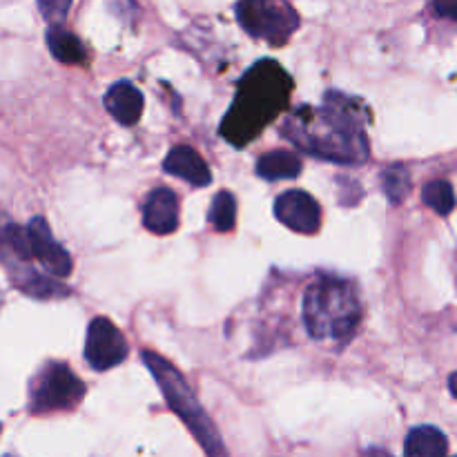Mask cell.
Masks as SVG:
<instances>
[{"instance_id":"3957f363","label":"cell","mask_w":457,"mask_h":457,"mask_svg":"<svg viewBox=\"0 0 457 457\" xmlns=\"http://www.w3.org/2000/svg\"><path fill=\"white\" fill-rule=\"evenodd\" d=\"M303 324L317 342H344L361 320L357 286L342 277H320L303 293Z\"/></svg>"},{"instance_id":"7402d4cb","label":"cell","mask_w":457,"mask_h":457,"mask_svg":"<svg viewBox=\"0 0 457 457\" xmlns=\"http://www.w3.org/2000/svg\"><path fill=\"white\" fill-rule=\"evenodd\" d=\"M449 388H451V395H453L457 400V373H453L449 378Z\"/></svg>"},{"instance_id":"ba28073f","label":"cell","mask_w":457,"mask_h":457,"mask_svg":"<svg viewBox=\"0 0 457 457\" xmlns=\"http://www.w3.org/2000/svg\"><path fill=\"white\" fill-rule=\"evenodd\" d=\"M27 235H29L31 259H38L40 266L49 275L58 277V279H67L71 275L74 263H71V257L67 254V250L52 237L47 221L43 217H34L27 223Z\"/></svg>"},{"instance_id":"5b68a950","label":"cell","mask_w":457,"mask_h":457,"mask_svg":"<svg viewBox=\"0 0 457 457\" xmlns=\"http://www.w3.org/2000/svg\"><path fill=\"white\" fill-rule=\"evenodd\" d=\"M237 21L248 36L281 47L299 29V13L288 0H239Z\"/></svg>"},{"instance_id":"8992f818","label":"cell","mask_w":457,"mask_h":457,"mask_svg":"<svg viewBox=\"0 0 457 457\" xmlns=\"http://www.w3.org/2000/svg\"><path fill=\"white\" fill-rule=\"evenodd\" d=\"M85 384L74 370L61 361H49L36 375L29 388V413L71 411L83 402Z\"/></svg>"},{"instance_id":"5bb4252c","label":"cell","mask_w":457,"mask_h":457,"mask_svg":"<svg viewBox=\"0 0 457 457\" xmlns=\"http://www.w3.org/2000/svg\"><path fill=\"white\" fill-rule=\"evenodd\" d=\"M449 453V440L436 427L411 428L404 440V455L409 457H442Z\"/></svg>"},{"instance_id":"6da1fadb","label":"cell","mask_w":457,"mask_h":457,"mask_svg":"<svg viewBox=\"0 0 457 457\" xmlns=\"http://www.w3.org/2000/svg\"><path fill=\"white\" fill-rule=\"evenodd\" d=\"M369 110L355 96L328 92L320 107L303 105L281 125V134L297 150L330 163L357 165L369 159Z\"/></svg>"},{"instance_id":"9c48e42d","label":"cell","mask_w":457,"mask_h":457,"mask_svg":"<svg viewBox=\"0 0 457 457\" xmlns=\"http://www.w3.org/2000/svg\"><path fill=\"white\" fill-rule=\"evenodd\" d=\"M275 217L286 228L302 235H315L321 226L320 204L303 190H288L277 196Z\"/></svg>"},{"instance_id":"9a60e30c","label":"cell","mask_w":457,"mask_h":457,"mask_svg":"<svg viewBox=\"0 0 457 457\" xmlns=\"http://www.w3.org/2000/svg\"><path fill=\"white\" fill-rule=\"evenodd\" d=\"M302 172V159L293 152L272 150L259 156L257 174L266 181H281V179H297Z\"/></svg>"},{"instance_id":"ffe728a7","label":"cell","mask_w":457,"mask_h":457,"mask_svg":"<svg viewBox=\"0 0 457 457\" xmlns=\"http://www.w3.org/2000/svg\"><path fill=\"white\" fill-rule=\"evenodd\" d=\"M36 3H38L40 13L49 25H61L71 7V0H36Z\"/></svg>"},{"instance_id":"277c9868","label":"cell","mask_w":457,"mask_h":457,"mask_svg":"<svg viewBox=\"0 0 457 457\" xmlns=\"http://www.w3.org/2000/svg\"><path fill=\"white\" fill-rule=\"evenodd\" d=\"M141 360L143 364L150 369L156 384H159L161 393H163L170 409L181 418V422L186 424L187 431L195 436V440L199 442L201 449L208 455H228V449L223 446L217 427H214L210 415L204 411V406L199 404V400H196V395L192 393L186 378H183L165 357L156 355V353L141 351Z\"/></svg>"},{"instance_id":"52a82bcc","label":"cell","mask_w":457,"mask_h":457,"mask_svg":"<svg viewBox=\"0 0 457 457\" xmlns=\"http://www.w3.org/2000/svg\"><path fill=\"white\" fill-rule=\"evenodd\" d=\"M125 357H128V342L114 321L107 317H94L85 335V361L94 370L103 373L119 366Z\"/></svg>"},{"instance_id":"2e32d148","label":"cell","mask_w":457,"mask_h":457,"mask_svg":"<svg viewBox=\"0 0 457 457\" xmlns=\"http://www.w3.org/2000/svg\"><path fill=\"white\" fill-rule=\"evenodd\" d=\"M47 47L49 54L65 65H79V62H85V56H87L79 36L62 29L61 25H52L47 29Z\"/></svg>"},{"instance_id":"30bf717a","label":"cell","mask_w":457,"mask_h":457,"mask_svg":"<svg viewBox=\"0 0 457 457\" xmlns=\"http://www.w3.org/2000/svg\"><path fill=\"white\" fill-rule=\"evenodd\" d=\"M143 226L154 235H172L179 228V199L170 187H156L143 204Z\"/></svg>"},{"instance_id":"4fadbf2b","label":"cell","mask_w":457,"mask_h":457,"mask_svg":"<svg viewBox=\"0 0 457 457\" xmlns=\"http://www.w3.org/2000/svg\"><path fill=\"white\" fill-rule=\"evenodd\" d=\"M9 275H12V284L16 286L21 293L29 295V297L34 299H65L67 295H70V288L62 286L61 281L49 279V277L40 275V272L31 270V268L9 266Z\"/></svg>"},{"instance_id":"d6986e66","label":"cell","mask_w":457,"mask_h":457,"mask_svg":"<svg viewBox=\"0 0 457 457\" xmlns=\"http://www.w3.org/2000/svg\"><path fill=\"white\" fill-rule=\"evenodd\" d=\"M422 201L431 210H436L440 217H449L455 208V192L453 186L445 179H436V181L427 183L422 190Z\"/></svg>"},{"instance_id":"44dd1931","label":"cell","mask_w":457,"mask_h":457,"mask_svg":"<svg viewBox=\"0 0 457 457\" xmlns=\"http://www.w3.org/2000/svg\"><path fill=\"white\" fill-rule=\"evenodd\" d=\"M433 7L442 18L457 21V0H433Z\"/></svg>"},{"instance_id":"e0dca14e","label":"cell","mask_w":457,"mask_h":457,"mask_svg":"<svg viewBox=\"0 0 457 457\" xmlns=\"http://www.w3.org/2000/svg\"><path fill=\"white\" fill-rule=\"evenodd\" d=\"M208 223L217 232H230L237 223V199L232 192L221 190L214 195L208 212Z\"/></svg>"},{"instance_id":"7c38bea8","label":"cell","mask_w":457,"mask_h":457,"mask_svg":"<svg viewBox=\"0 0 457 457\" xmlns=\"http://www.w3.org/2000/svg\"><path fill=\"white\" fill-rule=\"evenodd\" d=\"M103 101H105V110L110 112L112 119L120 125L138 123V119L143 114V107H145L143 94L129 80H116L105 92Z\"/></svg>"},{"instance_id":"ac0fdd59","label":"cell","mask_w":457,"mask_h":457,"mask_svg":"<svg viewBox=\"0 0 457 457\" xmlns=\"http://www.w3.org/2000/svg\"><path fill=\"white\" fill-rule=\"evenodd\" d=\"M411 186H413V179H411V172L404 165H388L382 172L384 195H386V199L393 205L404 204V199L411 192Z\"/></svg>"},{"instance_id":"7a4b0ae2","label":"cell","mask_w":457,"mask_h":457,"mask_svg":"<svg viewBox=\"0 0 457 457\" xmlns=\"http://www.w3.org/2000/svg\"><path fill=\"white\" fill-rule=\"evenodd\" d=\"M293 94V79L277 61L254 62L237 85L235 101L221 120L219 134L230 145L244 147L263 132L268 123L286 112Z\"/></svg>"},{"instance_id":"8fae6325","label":"cell","mask_w":457,"mask_h":457,"mask_svg":"<svg viewBox=\"0 0 457 457\" xmlns=\"http://www.w3.org/2000/svg\"><path fill=\"white\" fill-rule=\"evenodd\" d=\"M163 170L172 177L183 179L186 183L195 187H205L212 181V174H210L208 163L201 159L199 152L190 145H177L170 150V154L165 156Z\"/></svg>"}]
</instances>
